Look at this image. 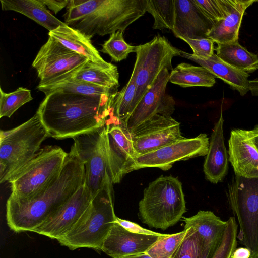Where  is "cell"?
<instances>
[{
	"label": "cell",
	"instance_id": "obj_41",
	"mask_svg": "<svg viewBox=\"0 0 258 258\" xmlns=\"http://www.w3.org/2000/svg\"><path fill=\"white\" fill-rule=\"evenodd\" d=\"M233 258H250L251 251L246 247L236 249L232 254Z\"/></svg>",
	"mask_w": 258,
	"mask_h": 258
},
{
	"label": "cell",
	"instance_id": "obj_9",
	"mask_svg": "<svg viewBox=\"0 0 258 258\" xmlns=\"http://www.w3.org/2000/svg\"><path fill=\"white\" fill-rule=\"evenodd\" d=\"M180 51L164 36L159 35L148 42L136 46V59L130 79L137 86L138 103L162 70H173L172 59L181 56Z\"/></svg>",
	"mask_w": 258,
	"mask_h": 258
},
{
	"label": "cell",
	"instance_id": "obj_6",
	"mask_svg": "<svg viewBox=\"0 0 258 258\" xmlns=\"http://www.w3.org/2000/svg\"><path fill=\"white\" fill-rule=\"evenodd\" d=\"M116 218L113 191L101 190L93 197L88 209L75 226L57 241L73 250L82 247L101 250Z\"/></svg>",
	"mask_w": 258,
	"mask_h": 258
},
{
	"label": "cell",
	"instance_id": "obj_14",
	"mask_svg": "<svg viewBox=\"0 0 258 258\" xmlns=\"http://www.w3.org/2000/svg\"><path fill=\"white\" fill-rule=\"evenodd\" d=\"M93 196L84 184L58 210L33 231L58 240L68 233L88 209Z\"/></svg>",
	"mask_w": 258,
	"mask_h": 258
},
{
	"label": "cell",
	"instance_id": "obj_33",
	"mask_svg": "<svg viewBox=\"0 0 258 258\" xmlns=\"http://www.w3.org/2000/svg\"><path fill=\"white\" fill-rule=\"evenodd\" d=\"M188 231L186 228L178 233L161 236L146 253L152 258H172Z\"/></svg>",
	"mask_w": 258,
	"mask_h": 258
},
{
	"label": "cell",
	"instance_id": "obj_34",
	"mask_svg": "<svg viewBox=\"0 0 258 258\" xmlns=\"http://www.w3.org/2000/svg\"><path fill=\"white\" fill-rule=\"evenodd\" d=\"M123 32L117 31L110 35L109 38L102 45L100 51L109 55L112 61L119 62L125 59L128 54L136 52V46L125 42Z\"/></svg>",
	"mask_w": 258,
	"mask_h": 258
},
{
	"label": "cell",
	"instance_id": "obj_30",
	"mask_svg": "<svg viewBox=\"0 0 258 258\" xmlns=\"http://www.w3.org/2000/svg\"><path fill=\"white\" fill-rule=\"evenodd\" d=\"M137 86L130 79L126 84L114 96L112 109L116 123L126 126L127 121L138 104Z\"/></svg>",
	"mask_w": 258,
	"mask_h": 258
},
{
	"label": "cell",
	"instance_id": "obj_31",
	"mask_svg": "<svg viewBox=\"0 0 258 258\" xmlns=\"http://www.w3.org/2000/svg\"><path fill=\"white\" fill-rule=\"evenodd\" d=\"M146 11L154 18L153 29L173 31L175 16L174 0H146Z\"/></svg>",
	"mask_w": 258,
	"mask_h": 258
},
{
	"label": "cell",
	"instance_id": "obj_12",
	"mask_svg": "<svg viewBox=\"0 0 258 258\" xmlns=\"http://www.w3.org/2000/svg\"><path fill=\"white\" fill-rule=\"evenodd\" d=\"M209 145V139L206 134H200L194 138L184 137L152 152L137 156L131 172L150 167L167 171L177 161L206 156Z\"/></svg>",
	"mask_w": 258,
	"mask_h": 258
},
{
	"label": "cell",
	"instance_id": "obj_38",
	"mask_svg": "<svg viewBox=\"0 0 258 258\" xmlns=\"http://www.w3.org/2000/svg\"><path fill=\"white\" fill-rule=\"evenodd\" d=\"M179 39L188 44L192 50V54L198 58L207 59L214 53V41L209 38L191 39L181 37Z\"/></svg>",
	"mask_w": 258,
	"mask_h": 258
},
{
	"label": "cell",
	"instance_id": "obj_36",
	"mask_svg": "<svg viewBox=\"0 0 258 258\" xmlns=\"http://www.w3.org/2000/svg\"><path fill=\"white\" fill-rule=\"evenodd\" d=\"M238 225L235 217H230L222 243L213 258H230L236 249Z\"/></svg>",
	"mask_w": 258,
	"mask_h": 258
},
{
	"label": "cell",
	"instance_id": "obj_11",
	"mask_svg": "<svg viewBox=\"0 0 258 258\" xmlns=\"http://www.w3.org/2000/svg\"><path fill=\"white\" fill-rule=\"evenodd\" d=\"M88 60L49 36L32 63L40 79L38 86L49 85L71 78Z\"/></svg>",
	"mask_w": 258,
	"mask_h": 258
},
{
	"label": "cell",
	"instance_id": "obj_45",
	"mask_svg": "<svg viewBox=\"0 0 258 258\" xmlns=\"http://www.w3.org/2000/svg\"><path fill=\"white\" fill-rule=\"evenodd\" d=\"M230 258H233V257L232 256V255H231V257H230Z\"/></svg>",
	"mask_w": 258,
	"mask_h": 258
},
{
	"label": "cell",
	"instance_id": "obj_3",
	"mask_svg": "<svg viewBox=\"0 0 258 258\" xmlns=\"http://www.w3.org/2000/svg\"><path fill=\"white\" fill-rule=\"evenodd\" d=\"M146 0H70L64 23L91 39L123 32L142 17Z\"/></svg>",
	"mask_w": 258,
	"mask_h": 258
},
{
	"label": "cell",
	"instance_id": "obj_4",
	"mask_svg": "<svg viewBox=\"0 0 258 258\" xmlns=\"http://www.w3.org/2000/svg\"><path fill=\"white\" fill-rule=\"evenodd\" d=\"M186 211L182 183L171 175H161L150 183L139 203L142 222L163 230L175 225Z\"/></svg>",
	"mask_w": 258,
	"mask_h": 258
},
{
	"label": "cell",
	"instance_id": "obj_27",
	"mask_svg": "<svg viewBox=\"0 0 258 258\" xmlns=\"http://www.w3.org/2000/svg\"><path fill=\"white\" fill-rule=\"evenodd\" d=\"M217 45L216 55L225 62L248 74L258 70L257 54L248 51L238 40Z\"/></svg>",
	"mask_w": 258,
	"mask_h": 258
},
{
	"label": "cell",
	"instance_id": "obj_22",
	"mask_svg": "<svg viewBox=\"0 0 258 258\" xmlns=\"http://www.w3.org/2000/svg\"><path fill=\"white\" fill-rule=\"evenodd\" d=\"M181 56L192 60L204 67L216 78L222 80L231 89L238 91L241 96L245 95L249 91V74L237 69L219 58L216 54L207 59H202L192 54L181 50Z\"/></svg>",
	"mask_w": 258,
	"mask_h": 258
},
{
	"label": "cell",
	"instance_id": "obj_24",
	"mask_svg": "<svg viewBox=\"0 0 258 258\" xmlns=\"http://www.w3.org/2000/svg\"><path fill=\"white\" fill-rule=\"evenodd\" d=\"M48 35L72 51L83 56L89 60L99 64L107 62L101 56L92 44L91 39L67 24L49 32Z\"/></svg>",
	"mask_w": 258,
	"mask_h": 258
},
{
	"label": "cell",
	"instance_id": "obj_42",
	"mask_svg": "<svg viewBox=\"0 0 258 258\" xmlns=\"http://www.w3.org/2000/svg\"><path fill=\"white\" fill-rule=\"evenodd\" d=\"M249 88L252 96H258V78L249 80Z\"/></svg>",
	"mask_w": 258,
	"mask_h": 258
},
{
	"label": "cell",
	"instance_id": "obj_10",
	"mask_svg": "<svg viewBox=\"0 0 258 258\" xmlns=\"http://www.w3.org/2000/svg\"><path fill=\"white\" fill-rule=\"evenodd\" d=\"M106 125L93 131L74 137L73 145L84 164L85 185L93 197L100 191H113L105 148L104 132Z\"/></svg>",
	"mask_w": 258,
	"mask_h": 258
},
{
	"label": "cell",
	"instance_id": "obj_44",
	"mask_svg": "<svg viewBox=\"0 0 258 258\" xmlns=\"http://www.w3.org/2000/svg\"><path fill=\"white\" fill-rule=\"evenodd\" d=\"M123 258H152V257L150 256L146 253H142V254H140L127 256Z\"/></svg>",
	"mask_w": 258,
	"mask_h": 258
},
{
	"label": "cell",
	"instance_id": "obj_28",
	"mask_svg": "<svg viewBox=\"0 0 258 258\" xmlns=\"http://www.w3.org/2000/svg\"><path fill=\"white\" fill-rule=\"evenodd\" d=\"M216 77L207 69L182 62L171 71L169 81L182 87L201 86L213 87Z\"/></svg>",
	"mask_w": 258,
	"mask_h": 258
},
{
	"label": "cell",
	"instance_id": "obj_18",
	"mask_svg": "<svg viewBox=\"0 0 258 258\" xmlns=\"http://www.w3.org/2000/svg\"><path fill=\"white\" fill-rule=\"evenodd\" d=\"M228 154L235 174L247 178L258 177V150L248 130L231 131Z\"/></svg>",
	"mask_w": 258,
	"mask_h": 258
},
{
	"label": "cell",
	"instance_id": "obj_29",
	"mask_svg": "<svg viewBox=\"0 0 258 258\" xmlns=\"http://www.w3.org/2000/svg\"><path fill=\"white\" fill-rule=\"evenodd\" d=\"M37 89L45 96L55 92L86 95H111L117 92L73 78L49 85L37 86Z\"/></svg>",
	"mask_w": 258,
	"mask_h": 258
},
{
	"label": "cell",
	"instance_id": "obj_21",
	"mask_svg": "<svg viewBox=\"0 0 258 258\" xmlns=\"http://www.w3.org/2000/svg\"><path fill=\"white\" fill-rule=\"evenodd\" d=\"M222 112L214 125L210 141L203 170L207 180L216 184L221 182L227 174L228 155L224 144Z\"/></svg>",
	"mask_w": 258,
	"mask_h": 258
},
{
	"label": "cell",
	"instance_id": "obj_39",
	"mask_svg": "<svg viewBox=\"0 0 258 258\" xmlns=\"http://www.w3.org/2000/svg\"><path fill=\"white\" fill-rule=\"evenodd\" d=\"M116 221L118 222L121 226L126 230L137 234L151 235H157L164 236L166 235L167 234H162L154 232L153 231L148 230L147 229L142 227L136 223L126 220L124 219H120L117 217Z\"/></svg>",
	"mask_w": 258,
	"mask_h": 258
},
{
	"label": "cell",
	"instance_id": "obj_13",
	"mask_svg": "<svg viewBox=\"0 0 258 258\" xmlns=\"http://www.w3.org/2000/svg\"><path fill=\"white\" fill-rule=\"evenodd\" d=\"M170 73L162 70L144 94L129 117L125 127L131 133L156 115L171 116L175 109V101L166 93Z\"/></svg>",
	"mask_w": 258,
	"mask_h": 258
},
{
	"label": "cell",
	"instance_id": "obj_40",
	"mask_svg": "<svg viewBox=\"0 0 258 258\" xmlns=\"http://www.w3.org/2000/svg\"><path fill=\"white\" fill-rule=\"evenodd\" d=\"M70 0H42V3L49 10L56 14L64 7H67Z\"/></svg>",
	"mask_w": 258,
	"mask_h": 258
},
{
	"label": "cell",
	"instance_id": "obj_35",
	"mask_svg": "<svg viewBox=\"0 0 258 258\" xmlns=\"http://www.w3.org/2000/svg\"><path fill=\"white\" fill-rule=\"evenodd\" d=\"M187 229L186 235L172 258H207L201 236L192 228Z\"/></svg>",
	"mask_w": 258,
	"mask_h": 258
},
{
	"label": "cell",
	"instance_id": "obj_8",
	"mask_svg": "<svg viewBox=\"0 0 258 258\" xmlns=\"http://www.w3.org/2000/svg\"><path fill=\"white\" fill-rule=\"evenodd\" d=\"M227 195L240 227L237 238L250 250V258H258V177L235 174Z\"/></svg>",
	"mask_w": 258,
	"mask_h": 258
},
{
	"label": "cell",
	"instance_id": "obj_26",
	"mask_svg": "<svg viewBox=\"0 0 258 258\" xmlns=\"http://www.w3.org/2000/svg\"><path fill=\"white\" fill-rule=\"evenodd\" d=\"M73 79L117 91V67L110 62L99 64L88 60L72 76Z\"/></svg>",
	"mask_w": 258,
	"mask_h": 258
},
{
	"label": "cell",
	"instance_id": "obj_25",
	"mask_svg": "<svg viewBox=\"0 0 258 258\" xmlns=\"http://www.w3.org/2000/svg\"><path fill=\"white\" fill-rule=\"evenodd\" d=\"M3 11H13L30 18L38 24L52 31L66 25L54 16L42 0H0Z\"/></svg>",
	"mask_w": 258,
	"mask_h": 258
},
{
	"label": "cell",
	"instance_id": "obj_17",
	"mask_svg": "<svg viewBox=\"0 0 258 258\" xmlns=\"http://www.w3.org/2000/svg\"><path fill=\"white\" fill-rule=\"evenodd\" d=\"M161 236L133 233L115 221L101 250L112 258L140 254L146 253Z\"/></svg>",
	"mask_w": 258,
	"mask_h": 258
},
{
	"label": "cell",
	"instance_id": "obj_2",
	"mask_svg": "<svg viewBox=\"0 0 258 258\" xmlns=\"http://www.w3.org/2000/svg\"><path fill=\"white\" fill-rule=\"evenodd\" d=\"M85 175L84 164L72 146L59 175L47 188L29 199L9 196L6 214L8 227L16 233L33 232L84 184Z\"/></svg>",
	"mask_w": 258,
	"mask_h": 258
},
{
	"label": "cell",
	"instance_id": "obj_43",
	"mask_svg": "<svg viewBox=\"0 0 258 258\" xmlns=\"http://www.w3.org/2000/svg\"><path fill=\"white\" fill-rule=\"evenodd\" d=\"M248 132L250 137L258 150V124L256 125L253 129L248 131Z\"/></svg>",
	"mask_w": 258,
	"mask_h": 258
},
{
	"label": "cell",
	"instance_id": "obj_32",
	"mask_svg": "<svg viewBox=\"0 0 258 258\" xmlns=\"http://www.w3.org/2000/svg\"><path fill=\"white\" fill-rule=\"evenodd\" d=\"M0 117H10L20 107L33 99L31 91L19 87L15 91L6 93L0 88Z\"/></svg>",
	"mask_w": 258,
	"mask_h": 258
},
{
	"label": "cell",
	"instance_id": "obj_1",
	"mask_svg": "<svg viewBox=\"0 0 258 258\" xmlns=\"http://www.w3.org/2000/svg\"><path fill=\"white\" fill-rule=\"evenodd\" d=\"M116 93L86 95L55 92L45 96L37 112L49 137L73 138L114 123Z\"/></svg>",
	"mask_w": 258,
	"mask_h": 258
},
{
	"label": "cell",
	"instance_id": "obj_7",
	"mask_svg": "<svg viewBox=\"0 0 258 258\" xmlns=\"http://www.w3.org/2000/svg\"><path fill=\"white\" fill-rule=\"evenodd\" d=\"M67 153L59 147L46 146L8 181L11 197L31 198L47 188L59 175Z\"/></svg>",
	"mask_w": 258,
	"mask_h": 258
},
{
	"label": "cell",
	"instance_id": "obj_16",
	"mask_svg": "<svg viewBox=\"0 0 258 258\" xmlns=\"http://www.w3.org/2000/svg\"><path fill=\"white\" fill-rule=\"evenodd\" d=\"M104 138L108 167L114 184L131 172L137 154L131 133L122 124L106 125Z\"/></svg>",
	"mask_w": 258,
	"mask_h": 258
},
{
	"label": "cell",
	"instance_id": "obj_37",
	"mask_svg": "<svg viewBox=\"0 0 258 258\" xmlns=\"http://www.w3.org/2000/svg\"><path fill=\"white\" fill-rule=\"evenodd\" d=\"M203 13L214 24L227 14L230 0H194Z\"/></svg>",
	"mask_w": 258,
	"mask_h": 258
},
{
	"label": "cell",
	"instance_id": "obj_19",
	"mask_svg": "<svg viewBox=\"0 0 258 258\" xmlns=\"http://www.w3.org/2000/svg\"><path fill=\"white\" fill-rule=\"evenodd\" d=\"M175 16L173 30L177 38L200 39L207 35L213 23L203 13L194 0H174Z\"/></svg>",
	"mask_w": 258,
	"mask_h": 258
},
{
	"label": "cell",
	"instance_id": "obj_23",
	"mask_svg": "<svg viewBox=\"0 0 258 258\" xmlns=\"http://www.w3.org/2000/svg\"><path fill=\"white\" fill-rule=\"evenodd\" d=\"M258 0H230L229 10L225 17L216 22L207 37L218 44L238 40L239 32L247 8Z\"/></svg>",
	"mask_w": 258,
	"mask_h": 258
},
{
	"label": "cell",
	"instance_id": "obj_5",
	"mask_svg": "<svg viewBox=\"0 0 258 258\" xmlns=\"http://www.w3.org/2000/svg\"><path fill=\"white\" fill-rule=\"evenodd\" d=\"M49 137L40 116L36 113L22 124L0 131V182L9 180L40 150Z\"/></svg>",
	"mask_w": 258,
	"mask_h": 258
},
{
	"label": "cell",
	"instance_id": "obj_20",
	"mask_svg": "<svg viewBox=\"0 0 258 258\" xmlns=\"http://www.w3.org/2000/svg\"><path fill=\"white\" fill-rule=\"evenodd\" d=\"M184 229L191 227L202 239L207 258H213L220 247L227 226V221H222L210 211L200 210L190 217H182Z\"/></svg>",
	"mask_w": 258,
	"mask_h": 258
},
{
	"label": "cell",
	"instance_id": "obj_15",
	"mask_svg": "<svg viewBox=\"0 0 258 258\" xmlns=\"http://www.w3.org/2000/svg\"><path fill=\"white\" fill-rule=\"evenodd\" d=\"M137 156L184 138L180 123L171 116L156 115L131 133Z\"/></svg>",
	"mask_w": 258,
	"mask_h": 258
}]
</instances>
